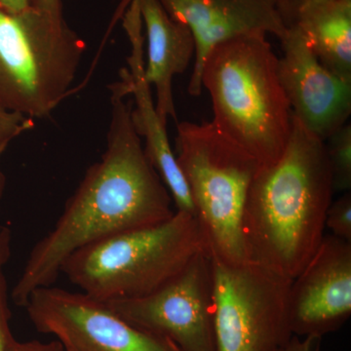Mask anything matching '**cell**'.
<instances>
[{
  "label": "cell",
  "mask_w": 351,
  "mask_h": 351,
  "mask_svg": "<svg viewBox=\"0 0 351 351\" xmlns=\"http://www.w3.org/2000/svg\"><path fill=\"white\" fill-rule=\"evenodd\" d=\"M293 27L328 71L351 82V0H327L313 6Z\"/></svg>",
  "instance_id": "obj_15"
},
{
  "label": "cell",
  "mask_w": 351,
  "mask_h": 351,
  "mask_svg": "<svg viewBox=\"0 0 351 351\" xmlns=\"http://www.w3.org/2000/svg\"><path fill=\"white\" fill-rule=\"evenodd\" d=\"M206 250L196 217L176 211L162 223L83 247L66 258L61 274L97 301L135 299L161 287Z\"/></svg>",
  "instance_id": "obj_4"
},
{
  "label": "cell",
  "mask_w": 351,
  "mask_h": 351,
  "mask_svg": "<svg viewBox=\"0 0 351 351\" xmlns=\"http://www.w3.org/2000/svg\"><path fill=\"white\" fill-rule=\"evenodd\" d=\"M24 307L36 331L56 337L75 351H177L82 292L36 289Z\"/></svg>",
  "instance_id": "obj_9"
},
{
  "label": "cell",
  "mask_w": 351,
  "mask_h": 351,
  "mask_svg": "<svg viewBox=\"0 0 351 351\" xmlns=\"http://www.w3.org/2000/svg\"><path fill=\"white\" fill-rule=\"evenodd\" d=\"M218 351H276L292 339L291 281L250 262L212 258Z\"/></svg>",
  "instance_id": "obj_7"
},
{
  "label": "cell",
  "mask_w": 351,
  "mask_h": 351,
  "mask_svg": "<svg viewBox=\"0 0 351 351\" xmlns=\"http://www.w3.org/2000/svg\"><path fill=\"white\" fill-rule=\"evenodd\" d=\"M6 351H66L59 339L43 343L39 341H19L12 335L7 341Z\"/></svg>",
  "instance_id": "obj_21"
},
{
  "label": "cell",
  "mask_w": 351,
  "mask_h": 351,
  "mask_svg": "<svg viewBox=\"0 0 351 351\" xmlns=\"http://www.w3.org/2000/svg\"><path fill=\"white\" fill-rule=\"evenodd\" d=\"M173 19L188 25L195 41L189 93H202L201 73L209 53L219 43L252 34L282 39L287 29L274 0H158Z\"/></svg>",
  "instance_id": "obj_12"
},
{
  "label": "cell",
  "mask_w": 351,
  "mask_h": 351,
  "mask_svg": "<svg viewBox=\"0 0 351 351\" xmlns=\"http://www.w3.org/2000/svg\"><path fill=\"white\" fill-rule=\"evenodd\" d=\"M267 36L252 34L219 43L201 73L209 92L214 125L263 166L282 156L292 130L293 112L277 73Z\"/></svg>",
  "instance_id": "obj_3"
},
{
  "label": "cell",
  "mask_w": 351,
  "mask_h": 351,
  "mask_svg": "<svg viewBox=\"0 0 351 351\" xmlns=\"http://www.w3.org/2000/svg\"><path fill=\"white\" fill-rule=\"evenodd\" d=\"M334 191L324 141L293 115L282 156L260 167L247 193L245 260L293 280L325 237Z\"/></svg>",
  "instance_id": "obj_2"
},
{
  "label": "cell",
  "mask_w": 351,
  "mask_h": 351,
  "mask_svg": "<svg viewBox=\"0 0 351 351\" xmlns=\"http://www.w3.org/2000/svg\"><path fill=\"white\" fill-rule=\"evenodd\" d=\"M12 233L8 226H0V351H6L9 330L8 289L5 269L11 257Z\"/></svg>",
  "instance_id": "obj_17"
},
{
  "label": "cell",
  "mask_w": 351,
  "mask_h": 351,
  "mask_svg": "<svg viewBox=\"0 0 351 351\" xmlns=\"http://www.w3.org/2000/svg\"><path fill=\"white\" fill-rule=\"evenodd\" d=\"M335 191L351 188V125L350 122L325 141Z\"/></svg>",
  "instance_id": "obj_16"
},
{
  "label": "cell",
  "mask_w": 351,
  "mask_h": 351,
  "mask_svg": "<svg viewBox=\"0 0 351 351\" xmlns=\"http://www.w3.org/2000/svg\"><path fill=\"white\" fill-rule=\"evenodd\" d=\"M147 39L145 76L156 91V110L164 125L177 120L173 78L189 68L195 41L188 25L173 19L158 0H138Z\"/></svg>",
  "instance_id": "obj_14"
},
{
  "label": "cell",
  "mask_w": 351,
  "mask_h": 351,
  "mask_svg": "<svg viewBox=\"0 0 351 351\" xmlns=\"http://www.w3.org/2000/svg\"><path fill=\"white\" fill-rule=\"evenodd\" d=\"M86 50L64 17L29 6L0 7V108L29 119L50 117L73 95Z\"/></svg>",
  "instance_id": "obj_5"
},
{
  "label": "cell",
  "mask_w": 351,
  "mask_h": 351,
  "mask_svg": "<svg viewBox=\"0 0 351 351\" xmlns=\"http://www.w3.org/2000/svg\"><path fill=\"white\" fill-rule=\"evenodd\" d=\"M132 2H133V0H120L119 5H117V9H115L114 12H113L112 19H110V24H108L107 32H106L103 40H101L100 45L101 49H99L98 53H97L98 56H100L101 51L104 49V46L107 43L108 39L110 38V34H112L113 29H114L115 25L119 24V21H121L122 17H123L124 14H125L127 9L130 6Z\"/></svg>",
  "instance_id": "obj_23"
},
{
  "label": "cell",
  "mask_w": 351,
  "mask_h": 351,
  "mask_svg": "<svg viewBox=\"0 0 351 351\" xmlns=\"http://www.w3.org/2000/svg\"><path fill=\"white\" fill-rule=\"evenodd\" d=\"M110 89L107 149L86 171L54 228L32 248L11 291L16 306L24 307L36 289L52 286L66 258L83 247L175 214L170 193L134 126L128 82L121 76Z\"/></svg>",
  "instance_id": "obj_1"
},
{
  "label": "cell",
  "mask_w": 351,
  "mask_h": 351,
  "mask_svg": "<svg viewBox=\"0 0 351 351\" xmlns=\"http://www.w3.org/2000/svg\"><path fill=\"white\" fill-rule=\"evenodd\" d=\"M325 228L332 237L351 242V193L346 191L341 197L330 204L325 219Z\"/></svg>",
  "instance_id": "obj_18"
},
{
  "label": "cell",
  "mask_w": 351,
  "mask_h": 351,
  "mask_svg": "<svg viewBox=\"0 0 351 351\" xmlns=\"http://www.w3.org/2000/svg\"><path fill=\"white\" fill-rule=\"evenodd\" d=\"M34 126V119L0 108V147H8L14 138Z\"/></svg>",
  "instance_id": "obj_19"
},
{
  "label": "cell",
  "mask_w": 351,
  "mask_h": 351,
  "mask_svg": "<svg viewBox=\"0 0 351 351\" xmlns=\"http://www.w3.org/2000/svg\"><path fill=\"white\" fill-rule=\"evenodd\" d=\"M64 348H66V351H75V350H71V348H66V346H64Z\"/></svg>",
  "instance_id": "obj_26"
},
{
  "label": "cell",
  "mask_w": 351,
  "mask_h": 351,
  "mask_svg": "<svg viewBox=\"0 0 351 351\" xmlns=\"http://www.w3.org/2000/svg\"><path fill=\"white\" fill-rule=\"evenodd\" d=\"M176 147L210 256L225 263L244 262L242 216L260 164L213 122L178 123Z\"/></svg>",
  "instance_id": "obj_6"
},
{
  "label": "cell",
  "mask_w": 351,
  "mask_h": 351,
  "mask_svg": "<svg viewBox=\"0 0 351 351\" xmlns=\"http://www.w3.org/2000/svg\"><path fill=\"white\" fill-rule=\"evenodd\" d=\"M322 338L319 337H298L292 339L276 351H321Z\"/></svg>",
  "instance_id": "obj_22"
},
{
  "label": "cell",
  "mask_w": 351,
  "mask_h": 351,
  "mask_svg": "<svg viewBox=\"0 0 351 351\" xmlns=\"http://www.w3.org/2000/svg\"><path fill=\"white\" fill-rule=\"evenodd\" d=\"M327 0H274V6L286 29L293 27L302 13Z\"/></svg>",
  "instance_id": "obj_20"
},
{
  "label": "cell",
  "mask_w": 351,
  "mask_h": 351,
  "mask_svg": "<svg viewBox=\"0 0 351 351\" xmlns=\"http://www.w3.org/2000/svg\"><path fill=\"white\" fill-rule=\"evenodd\" d=\"M289 321L293 336L338 331L351 315V242L325 235L291 281Z\"/></svg>",
  "instance_id": "obj_10"
},
{
  "label": "cell",
  "mask_w": 351,
  "mask_h": 351,
  "mask_svg": "<svg viewBox=\"0 0 351 351\" xmlns=\"http://www.w3.org/2000/svg\"><path fill=\"white\" fill-rule=\"evenodd\" d=\"M117 315L177 351H218L209 252L151 294L105 302Z\"/></svg>",
  "instance_id": "obj_8"
},
{
  "label": "cell",
  "mask_w": 351,
  "mask_h": 351,
  "mask_svg": "<svg viewBox=\"0 0 351 351\" xmlns=\"http://www.w3.org/2000/svg\"><path fill=\"white\" fill-rule=\"evenodd\" d=\"M29 6H31V0H0V7L9 12H21Z\"/></svg>",
  "instance_id": "obj_25"
},
{
  "label": "cell",
  "mask_w": 351,
  "mask_h": 351,
  "mask_svg": "<svg viewBox=\"0 0 351 351\" xmlns=\"http://www.w3.org/2000/svg\"><path fill=\"white\" fill-rule=\"evenodd\" d=\"M280 41L277 73L293 115L325 142L350 119L351 82L328 71L295 27Z\"/></svg>",
  "instance_id": "obj_11"
},
{
  "label": "cell",
  "mask_w": 351,
  "mask_h": 351,
  "mask_svg": "<svg viewBox=\"0 0 351 351\" xmlns=\"http://www.w3.org/2000/svg\"><path fill=\"white\" fill-rule=\"evenodd\" d=\"M31 5L57 17H64L62 0H31Z\"/></svg>",
  "instance_id": "obj_24"
},
{
  "label": "cell",
  "mask_w": 351,
  "mask_h": 351,
  "mask_svg": "<svg viewBox=\"0 0 351 351\" xmlns=\"http://www.w3.org/2000/svg\"><path fill=\"white\" fill-rule=\"evenodd\" d=\"M121 21L131 45L130 56L127 59L128 69H122L121 73L128 82L133 101L134 126L140 137L145 138V154L169 191L176 211L196 217L188 184L171 147L166 125L161 121L152 100V86L145 80L144 25L138 0H133Z\"/></svg>",
  "instance_id": "obj_13"
}]
</instances>
